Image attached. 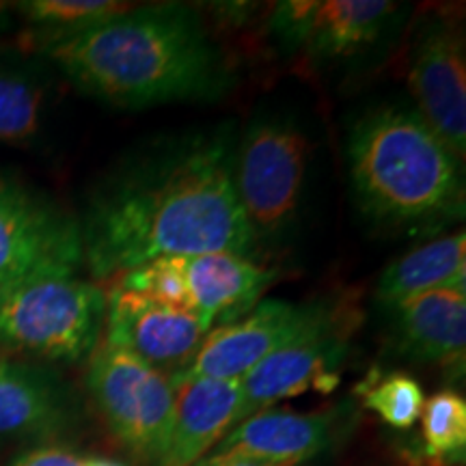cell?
Instances as JSON below:
<instances>
[{"label": "cell", "mask_w": 466, "mask_h": 466, "mask_svg": "<svg viewBox=\"0 0 466 466\" xmlns=\"http://www.w3.org/2000/svg\"><path fill=\"white\" fill-rule=\"evenodd\" d=\"M83 423L78 393L48 365L0 359V445H52Z\"/></svg>", "instance_id": "4fadbf2b"}, {"label": "cell", "mask_w": 466, "mask_h": 466, "mask_svg": "<svg viewBox=\"0 0 466 466\" xmlns=\"http://www.w3.org/2000/svg\"><path fill=\"white\" fill-rule=\"evenodd\" d=\"M55 80L42 58L0 56V143L39 147L50 132Z\"/></svg>", "instance_id": "ac0fdd59"}, {"label": "cell", "mask_w": 466, "mask_h": 466, "mask_svg": "<svg viewBox=\"0 0 466 466\" xmlns=\"http://www.w3.org/2000/svg\"><path fill=\"white\" fill-rule=\"evenodd\" d=\"M179 259L195 316L208 330L214 329L217 319L229 324L247 316L279 277L277 268L231 250L179 255Z\"/></svg>", "instance_id": "2e32d148"}, {"label": "cell", "mask_w": 466, "mask_h": 466, "mask_svg": "<svg viewBox=\"0 0 466 466\" xmlns=\"http://www.w3.org/2000/svg\"><path fill=\"white\" fill-rule=\"evenodd\" d=\"M42 55L93 100L143 110L218 102L233 67L201 11L186 3L127 7L102 25L44 44Z\"/></svg>", "instance_id": "7a4b0ae2"}, {"label": "cell", "mask_w": 466, "mask_h": 466, "mask_svg": "<svg viewBox=\"0 0 466 466\" xmlns=\"http://www.w3.org/2000/svg\"><path fill=\"white\" fill-rule=\"evenodd\" d=\"M408 15L406 5L391 0H302L291 52H302L318 69L357 72L393 48Z\"/></svg>", "instance_id": "9c48e42d"}, {"label": "cell", "mask_w": 466, "mask_h": 466, "mask_svg": "<svg viewBox=\"0 0 466 466\" xmlns=\"http://www.w3.org/2000/svg\"><path fill=\"white\" fill-rule=\"evenodd\" d=\"M425 453L432 460L458 458L466 447V401L456 391H439L421 410Z\"/></svg>", "instance_id": "7402d4cb"}, {"label": "cell", "mask_w": 466, "mask_h": 466, "mask_svg": "<svg viewBox=\"0 0 466 466\" xmlns=\"http://www.w3.org/2000/svg\"><path fill=\"white\" fill-rule=\"evenodd\" d=\"M316 124L296 100L261 102L233 149V186L259 250H283L299 240L311 206L318 165Z\"/></svg>", "instance_id": "277c9868"}, {"label": "cell", "mask_w": 466, "mask_h": 466, "mask_svg": "<svg viewBox=\"0 0 466 466\" xmlns=\"http://www.w3.org/2000/svg\"><path fill=\"white\" fill-rule=\"evenodd\" d=\"M335 300L337 296L309 302L261 299L247 316L214 326L188 370L177 378L242 380L261 360L319 322Z\"/></svg>", "instance_id": "8fae6325"}, {"label": "cell", "mask_w": 466, "mask_h": 466, "mask_svg": "<svg viewBox=\"0 0 466 466\" xmlns=\"http://www.w3.org/2000/svg\"><path fill=\"white\" fill-rule=\"evenodd\" d=\"M17 7L35 31L44 35V46L102 25L130 5L115 0H28Z\"/></svg>", "instance_id": "ffe728a7"}, {"label": "cell", "mask_w": 466, "mask_h": 466, "mask_svg": "<svg viewBox=\"0 0 466 466\" xmlns=\"http://www.w3.org/2000/svg\"><path fill=\"white\" fill-rule=\"evenodd\" d=\"M360 322L357 302L337 299L326 316L261 360L240 380V410L236 425L277 401L307 391L330 393L339 384L350 341ZM233 425V428H236Z\"/></svg>", "instance_id": "ba28073f"}, {"label": "cell", "mask_w": 466, "mask_h": 466, "mask_svg": "<svg viewBox=\"0 0 466 466\" xmlns=\"http://www.w3.org/2000/svg\"><path fill=\"white\" fill-rule=\"evenodd\" d=\"M343 154L354 206L376 231L432 236L464 217V162L410 102L350 116Z\"/></svg>", "instance_id": "3957f363"}, {"label": "cell", "mask_w": 466, "mask_h": 466, "mask_svg": "<svg viewBox=\"0 0 466 466\" xmlns=\"http://www.w3.org/2000/svg\"><path fill=\"white\" fill-rule=\"evenodd\" d=\"M365 408L374 410L384 423L395 430H410L425 404L421 384L404 371H391L384 376H370L359 387Z\"/></svg>", "instance_id": "44dd1931"}, {"label": "cell", "mask_w": 466, "mask_h": 466, "mask_svg": "<svg viewBox=\"0 0 466 466\" xmlns=\"http://www.w3.org/2000/svg\"><path fill=\"white\" fill-rule=\"evenodd\" d=\"M85 384L97 415L127 456L141 466H158L175 417L173 376L100 339L89 357Z\"/></svg>", "instance_id": "8992f818"}, {"label": "cell", "mask_w": 466, "mask_h": 466, "mask_svg": "<svg viewBox=\"0 0 466 466\" xmlns=\"http://www.w3.org/2000/svg\"><path fill=\"white\" fill-rule=\"evenodd\" d=\"M83 460L72 447L52 442V445L26 447L11 460L9 466H83Z\"/></svg>", "instance_id": "cb8c5ba5"}, {"label": "cell", "mask_w": 466, "mask_h": 466, "mask_svg": "<svg viewBox=\"0 0 466 466\" xmlns=\"http://www.w3.org/2000/svg\"><path fill=\"white\" fill-rule=\"evenodd\" d=\"M236 138V121H220L127 147L78 217L91 275L113 279L151 259L214 250L258 259L233 186Z\"/></svg>", "instance_id": "6da1fadb"}, {"label": "cell", "mask_w": 466, "mask_h": 466, "mask_svg": "<svg viewBox=\"0 0 466 466\" xmlns=\"http://www.w3.org/2000/svg\"><path fill=\"white\" fill-rule=\"evenodd\" d=\"M209 330L199 318L115 285L106 294L104 341L177 378L188 370Z\"/></svg>", "instance_id": "5bb4252c"}, {"label": "cell", "mask_w": 466, "mask_h": 466, "mask_svg": "<svg viewBox=\"0 0 466 466\" xmlns=\"http://www.w3.org/2000/svg\"><path fill=\"white\" fill-rule=\"evenodd\" d=\"M80 266L85 258L78 217L0 171V289L78 275Z\"/></svg>", "instance_id": "52a82bcc"}, {"label": "cell", "mask_w": 466, "mask_h": 466, "mask_svg": "<svg viewBox=\"0 0 466 466\" xmlns=\"http://www.w3.org/2000/svg\"><path fill=\"white\" fill-rule=\"evenodd\" d=\"M106 291L97 283L44 277L0 289V348L35 363H80L104 333Z\"/></svg>", "instance_id": "5b68a950"}, {"label": "cell", "mask_w": 466, "mask_h": 466, "mask_svg": "<svg viewBox=\"0 0 466 466\" xmlns=\"http://www.w3.org/2000/svg\"><path fill=\"white\" fill-rule=\"evenodd\" d=\"M195 466H277V464L253 462V460H209V458H203Z\"/></svg>", "instance_id": "d4e9b609"}, {"label": "cell", "mask_w": 466, "mask_h": 466, "mask_svg": "<svg viewBox=\"0 0 466 466\" xmlns=\"http://www.w3.org/2000/svg\"><path fill=\"white\" fill-rule=\"evenodd\" d=\"M395 352L412 363L458 367L466 348V289L442 288L384 309Z\"/></svg>", "instance_id": "9a60e30c"}, {"label": "cell", "mask_w": 466, "mask_h": 466, "mask_svg": "<svg viewBox=\"0 0 466 466\" xmlns=\"http://www.w3.org/2000/svg\"><path fill=\"white\" fill-rule=\"evenodd\" d=\"M83 466H124L116 460H108V458H85Z\"/></svg>", "instance_id": "484cf974"}, {"label": "cell", "mask_w": 466, "mask_h": 466, "mask_svg": "<svg viewBox=\"0 0 466 466\" xmlns=\"http://www.w3.org/2000/svg\"><path fill=\"white\" fill-rule=\"evenodd\" d=\"M412 106L460 160L466 156V55L462 28L432 14L415 28L408 55Z\"/></svg>", "instance_id": "30bf717a"}, {"label": "cell", "mask_w": 466, "mask_h": 466, "mask_svg": "<svg viewBox=\"0 0 466 466\" xmlns=\"http://www.w3.org/2000/svg\"><path fill=\"white\" fill-rule=\"evenodd\" d=\"M466 236H439L408 250L382 270L376 302L382 309L430 289H466Z\"/></svg>", "instance_id": "d6986e66"}, {"label": "cell", "mask_w": 466, "mask_h": 466, "mask_svg": "<svg viewBox=\"0 0 466 466\" xmlns=\"http://www.w3.org/2000/svg\"><path fill=\"white\" fill-rule=\"evenodd\" d=\"M352 423L354 406L348 401L311 412L266 408L231 428L206 458L302 466L337 450Z\"/></svg>", "instance_id": "7c38bea8"}, {"label": "cell", "mask_w": 466, "mask_h": 466, "mask_svg": "<svg viewBox=\"0 0 466 466\" xmlns=\"http://www.w3.org/2000/svg\"><path fill=\"white\" fill-rule=\"evenodd\" d=\"M177 384L175 417L158 466H195L236 425L240 380L173 378Z\"/></svg>", "instance_id": "e0dca14e"}, {"label": "cell", "mask_w": 466, "mask_h": 466, "mask_svg": "<svg viewBox=\"0 0 466 466\" xmlns=\"http://www.w3.org/2000/svg\"><path fill=\"white\" fill-rule=\"evenodd\" d=\"M115 279V285H119V288L137 291V294L145 296V299L156 300L160 302V305L179 309V311L192 313V316H195L190 289L188 283H186L179 255L151 259L147 264L134 268V270H127L124 275Z\"/></svg>", "instance_id": "603a6c76"}]
</instances>
